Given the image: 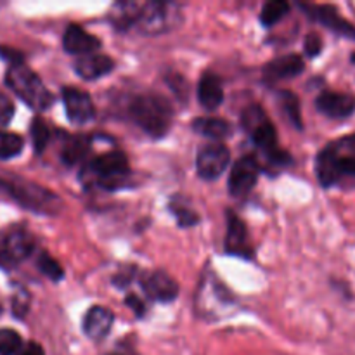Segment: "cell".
Listing matches in <instances>:
<instances>
[{
  "label": "cell",
  "mask_w": 355,
  "mask_h": 355,
  "mask_svg": "<svg viewBox=\"0 0 355 355\" xmlns=\"http://www.w3.org/2000/svg\"><path fill=\"white\" fill-rule=\"evenodd\" d=\"M12 314L17 319H23L28 314V309H30V295L26 290H17L12 297Z\"/></svg>",
  "instance_id": "d6a6232c"
},
{
  "label": "cell",
  "mask_w": 355,
  "mask_h": 355,
  "mask_svg": "<svg viewBox=\"0 0 355 355\" xmlns=\"http://www.w3.org/2000/svg\"><path fill=\"white\" fill-rule=\"evenodd\" d=\"M30 135L35 153H37V155H42V153L45 151V148H47L49 141H51V128L45 123L44 118L35 116L33 120H31Z\"/></svg>",
  "instance_id": "83f0119b"
},
{
  "label": "cell",
  "mask_w": 355,
  "mask_h": 355,
  "mask_svg": "<svg viewBox=\"0 0 355 355\" xmlns=\"http://www.w3.org/2000/svg\"><path fill=\"white\" fill-rule=\"evenodd\" d=\"M241 125L252 137L253 144L267 156L272 166L284 168L291 163V156L277 146V132L267 113L259 104H252L241 114Z\"/></svg>",
  "instance_id": "5b68a950"
},
{
  "label": "cell",
  "mask_w": 355,
  "mask_h": 355,
  "mask_svg": "<svg viewBox=\"0 0 355 355\" xmlns=\"http://www.w3.org/2000/svg\"><path fill=\"white\" fill-rule=\"evenodd\" d=\"M315 107L331 120H345L355 114V96L336 90H322L315 99Z\"/></svg>",
  "instance_id": "5bb4252c"
},
{
  "label": "cell",
  "mask_w": 355,
  "mask_h": 355,
  "mask_svg": "<svg viewBox=\"0 0 355 355\" xmlns=\"http://www.w3.org/2000/svg\"><path fill=\"white\" fill-rule=\"evenodd\" d=\"M193 130L205 139H210V142H222L232 134L231 123L224 118L218 116H200L194 118L191 123Z\"/></svg>",
  "instance_id": "44dd1931"
},
{
  "label": "cell",
  "mask_w": 355,
  "mask_h": 355,
  "mask_svg": "<svg viewBox=\"0 0 355 355\" xmlns=\"http://www.w3.org/2000/svg\"><path fill=\"white\" fill-rule=\"evenodd\" d=\"M6 85L35 111H45L54 103V96L44 85L40 76L26 64L9 66L6 73Z\"/></svg>",
  "instance_id": "8992f818"
},
{
  "label": "cell",
  "mask_w": 355,
  "mask_h": 355,
  "mask_svg": "<svg viewBox=\"0 0 355 355\" xmlns=\"http://www.w3.org/2000/svg\"><path fill=\"white\" fill-rule=\"evenodd\" d=\"M125 305H127L128 309H130L132 312H134L135 314V318H144L146 315V311H148V309H146V305H144V302L141 300V298L137 297V295H134V293H128L127 297H125Z\"/></svg>",
  "instance_id": "8d00e7d4"
},
{
  "label": "cell",
  "mask_w": 355,
  "mask_h": 355,
  "mask_svg": "<svg viewBox=\"0 0 355 355\" xmlns=\"http://www.w3.org/2000/svg\"><path fill=\"white\" fill-rule=\"evenodd\" d=\"M305 68L304 58L298 54H286L281 58L272 59L263 66V80L267 83L279 82V80L295 78V76L302 75Z\"/></svg>",
  "instance_id": "ac0fdd59"
},
{
  "label": "cell",
  "mask_w": 355,
  "mask_h": 355,
  "mask_svg": "<svg viewBox=\"0 0 355 355\" xmlns=\"http://www.w3.org/2000/svg\"><path fill=\"white\" fill-rule=\"evenodd\" d=\"M62 49L69 55L82 58V55L96 54V51L101 49V40L96 35H90L80 24L71 23L66 26L64 35H62Z\"/></svg>",
  "instance_id": "2e32d148"
},
{
  "label": "cell",
  "mask_w": 355,
  "mask_h": 355,
  "mask_svg": "<svg viewBox=\"0 0 355 355\" xmlns=\"http://www.w3.org/2000/svg\"><path fill=\"white\" fill-rule=\"evenodd\" d=\"M300 9L312 21L322 24L338 37L355 42V24L345 19L335 6H329V3H300Z\"/></svg>",
  "instance_id": "8fae6325"
},
{
  "label": "cell",
  "mask_w": 355,
  "mask_h": 355,
  "mask_svg": "<svg viewBox=\"0 0 355 355\" xmlns=\"http://www.w3.org/2000/svg\"><path fill=\"white\" fill-rule=\"evenodd\" d=\"M2 312H3V309H2V305H0V315H2Z\"/></svg>",
  "instance_id": "60d3db41"
},
{
  "label": "cell",
  "mask_w": 355,
  "mask_h": 355,
  "mask_svg": "<svg viewBox=\"0 0 355 355\" xmlns=\"http://www.w3.org/2000/svg\"><path fill=\"white\" fill-rule=\"evenodd\" d=\"M165 80H166V85L170 87V90L175 94L177 99L186 103L187 97H189V82H187L180 73H175V71L166 73Z\"/></svg>",
  "instance_id": "4dcf8cb0"
},
{
  "label": "cell",
  "mask_w": 355,
  "mask_h": 355,
  "mask_svg": "<svg viewBox=\"0 0 355 355\" xmlns=\"http://www.w3.org/2000/svg\"><path fill=\"white\" fill-rule=\"evenodd\" d=\"M225 217H227V232L224 239L225 253L239 257V259H253V248L250 245L245 222L232 210H227Z\"/></svg>",
  "instance_id": "9a60e30c"
},
{
  "label": "cell",
  "mask_w": 355,
  "mask_h": 355,
  "mask_svg": "<svg viewBox=\"0 0 355 355\" xmlns=\"http://www.w3.org/2000/svg\"><path fill=\"white\" fill-rule=\"evenodd\" d=\"M139 276V269L135 266H123L116 274L113 276L111 283L114 284L116 288L123 290V288L130 286L132 281Z\"/></svg>",
  "instance_id": "1f68e13d"
},
{
  "label": "cell",
  "mask_w": 355,
  "mask_h": 355,
  "mask_svg": "<svg viewBox=\"0 0 355 355\" xmlns=\"http://www.w3.org/2000/svg\"><path fill=\"white\" fill-rule=\"evenodd\" d=\"M104 355H137V352H135L134 345H128L127 342H120L114 347V350H111V352Z\"/></svg>",
  "instance_id": "f35d334b"
},
{
  "label": "cell",
  "mask_w": 355,
  "mask_h": 355,
  "mask_svg": "<svg viewBox=\"0 0 355 355\" xmlns=\"http://www.w3.org/2000/svg\"><path fill=\"white\" fill-rule=\"evenodd\" d=\"M139 9H141V2H130V0L116 2L107 12V21L113 24L116 31L127 33V31L134 30L135 23H137Z\"/></svg>",
  "instance_id": "7402d4cb"
},
{
  "label": "cell",
  "mask_w": 355,
  "mask_h": 355,
  "mask_svg": "<svg viewBox=\"0 0 355 355\" xmlns=\"http://www.w3.org/2000/svg\"><path fill=\"white\" fill-rule=\"evenodd\" d=\"M61 94L69 123L82 127L96 118V106L92 103V97L85 90L76 89V87H62Z\"/></svg>",
  "instance_id": "4fadbf2b"
},
{
  "label": "cell",
  "mask_w": 355,
  "mask_h": 355,
  "mask_svg": "<svg viewBox=\"0 0 355 355\" xmlns=\"http://www.w3.org/2000/svg\"><path fill=\"white\" fill-rule=\"evenodd\" d=\"M168 208H170V211H172L173 217H175L177 225H179V227L187 229V227H194V225L200 224V215H198L193 208L186 207V205H184L179 198H173V200L170 201Z\"/></svg>",
  "instance_id": "484cf974"
},
{
  "label": "cell",
  "mask_w": 355,
  "mask_h": 355,
  "mask_svg": "<svg viewBox=\"0 0 355 355\" xmlns=\"http://www.w3.org/2000/svg\"><path fill=\"white\" fill-rule=\"evenodd\" d=\"M198 101L207 111H215L224 103V87L220 76L205 71L198 82Z\"/></svg>",
  "instance_id": "ffe728a7"
},
{
  "label": "cell",
  "mask_w": 355,
  "mask_h": 355,
  "mask_svg": "<svg viewBox=\"0 0 355 355\" xmlns=\"http://www.w3.org/2000/svg\"><path fill=\"white\" fill-rule=\"evenodd\" d=\"M92 148L89 135H68L61 149V159L66 166H75L87 158Z\"/></svg>",
  "instance_id": "603a6c76"
},
{
  "label": "cell",
  "mask_w": 355,
  "mask_h": 355,
  "mask_svg": "<svg viewBox=\"0 0 355 355\" xmlns=\"http://www.w3.org/2000/svg\"><path fill=\"white\" fill-rule=\"evenodd\" d=\"M80 179L83 180L85 186L92 184L99 189L113 193V191L123 189L130 184V163L123 151L103 153L83 166Z\"/></svg>",
  "instance_id": "277c9868"
},
{
  "label": "cell",
  "mask_w": 355,
  "mask_h": 355,
  "mask_svg": "<svg viewBox=\"0 0 355 355\" xmlns=\"http://www.w3.org/2000/svg\"><path fill=\"white\" fill-rule=\"evenodd\" d=\"M350 62H352V64H355V52H352V54H350Z\"/></svg>",
  "instance_id": "ab89813d"
},
{
  "label": "cell",
  "mask_w": 355,
  "mask_h": 355,
  "mask_svg": "<svg viewBox=\"0 0 355 355\" xmlns=\"http://www.w3.org/2000/svg\"><path fill=\"white\" fill-rule=\"evenodd\" d=\"M288 12H290V3L284 0H269L263 3L262 10H260V23L266 28H272L274 24L283 21Z\"/></svg>",
  "instance_id": "d4e9b609"
},
{
  "label": "cell",
  "mask_w": 355,
  "mask_h": 355,
  "mask_svg": "<svg viewBox=\"0 0 355 355\" xmlns=\"http://www.w3.org/2000/svg\"><path fill=\"white\" fill-rule=\"evenodd\" d=\"M0 193L19 205L21 208L37 215L54 217L61 214L64 208V203L54 191L31 180L19 179V177H0Z\"/></svg>",
  "instance_id": "3957f363"
},
{
  "label": "cell",
  "mask_w": 355,
  "mask_h": 355,
  "mask_svg": "<svg viewBox=\"0 0 355 355\" xmlns=\"http://www.w3.org/2000/svg\"><path fill=\"white\" fill-rule=\"evenodd\" d=\"M125 116L148 137L163 139L173 123V107L163 96L155 92H137L128 96Z\"/></svg>",
  "instance_id": "6da1fadb"
},
{
  "label": "cell",
  "mask_w": 355,
  "mask_h": 355,
  "mask_svg": "<svg viewBox=\"0 0 355 355\" xmlns=\"http://www.w3.org/2000/svg\"><path fill=\"white\" fill-rule=\"evenodd\" d=\"M322 47H324V44H322V38L319 37L315 31L307 33V37H305V42H304V51H305V55H307V58L314 59V58H318V55H321Z\"/></svg>",
  "instance_id": "836d02e7"
},
{
  "label": "cell",
  "mask_w": 355,
  "mask_h": 355,
  "mask_svg": "<svg viewBox=\"0 0 355 355\" xmlns=\"http://www.w3.org/2000/svg\"><path fill=\"white\" fill-rule=\"evenodd\" d=\"M37 239L24 225H9L0 234V267L10 269L33 255Z\"/></svg>",
  "instance_id": "ba28073f"
},
{
  "label": "cell",
  "mask_w": 355,
  "mask_h": 355,
  "mask_svg": "<svg viewBox=\"0 0 355 355\" xmlns=\"http://www.w3.org/2000/svg\"><path fill=\"white\" fill-rule=\"evenodd\" d=\"M231 163V151L224 142H207L198 149L196 172L203 180H217Z\"/></svg>",
  "instance_id": "9c48e42d"
},
{
  "label": "cell",
  "mask_w": 355,
  "mask_h": 355,
  "mask_svg": "<svg viewBox=\"0 0 355 355\" xmlns=\"http://www.w3.org/2000/svg\"><path fill=\"white\" fill-rule=\"evenodd\" d=\"M139 284L146 297L159 304H170L179 297V284L165 270H144L139 274Z\"/></svg>",
  "instance_id": "7c38bea8"
},
{
  "label": "cell",
  "mask_w": 355,
  "mask_h": 355,
  "mask_svg": "<svg viewBox=\"0 0 355 355\" xmlns=\"http://www.w3.org/2000/svg\"><path fill=\"white\" fill-rule=\"evenodd\" d=\"M113 322L114 314L110 309L103 307V305H94L83 315L82 329L89 340H92V342H103L110 335L111 328H113Z\"/></svg>",
  "instance_id": "e0dca14e"
},
{
  "label": "cell",
  "mask_w": 355,
  "mask_h": 355,
  "mask_svg": "<svg viewBox=\"0 0 355 355\" xmlns=\"http://www.w3.org/2000/svg\"><path fill=\"white\" fill-rule=\"evenodd\" d=\"M24 148V139L14 132L0 130V159H10L21 155Z\"/></svg>",
  "instance_id": "4316f807"
},
{
  "label": "cell",
  "mask_w": 355,
  "mask_h": 355,
  "mask_svg": "<svg viewBox=\"0 0 355 355\" xmlns=\"http://www.w3.org/2000/svg\"><path fill=\"white\" fill-rule=\"evenodd\" d=\"M14 116V104L6 94L0 92V130H2L6 125H9V121Z\"/></svg>",
  "instance_id": "e575fe53"
},
{
  "label": "cell",
  "mask_w": 355,
  "mask_h": 355,
  "mask_svg": "<svg viewBox=\"0 0 355 355\" xmlns=\"http://www.w3.org/2000/svg\"><path fill=\"white\" fill-rule=\"evenodd\" d=\"M73 69L83 80H97L110 75L114 69V61L106 54H89L76 58Z\"/></svg>",
  "instance_id": "d6986e66"
},
{
  "label": "cell",
  "mask_w": 355,
  "mask_h": 355,
  "mask_svg": "<svg viewBox=\"0 0 355 355\" xmlns=\"http://www.w3.org/2000/svg\"><path fill=\"white\" fill-rule=\"evenodd\" d=\"M23 345L19 333L10 328H0V355H17Z\"/></svg>",
  "instance_id": "f546056e"
},
{
  "label": "cell",
  "mask_w": 355,
  "mask_h": 355,
  "mask_svg": "<svg viewBox=\"0 0 355 355\" xmlns=\"http://www.w3.org/2000/svg\"><path fill=\"white\" fill-rule=\"evenodd\" d=\"M180 6L175 2H141L134 31L142 37H158L179 24Z\"/></svg>",
  "instance_id": "52a82bcc"
},
{
  "label": "cell",
  "mask_w": 355,
  "mask_h": 355,
  "mask_svg": "<svg viewBox=\"0 0 355 355\" xmlns=\"http://www.w3.org/2000/svg\"><path fill=\"white\" fill-rule=\"evenodd\" d=\"M277 104H279V110L283 113V116L286 118V121L290 125H293L297 130L304 128V120H302V111H300V101H298L297 94H293L291 90H277Z\"/></svg>",
  "instance_id": "cb8c5ba5"
},
{
  "label": "cell",
  "mask_w": 355,
  "mask_h": 355,
  "mask_svg": "<svg viewBox=\"0 0 355 355\" xmlns=\"http://www.w3.org/2000/svg\"><path fill=\"white\" fill-rule=\"evenodd\" d=\"M17 355H45V350L40 343L28 342V343H24L23 349L17 352Z\"/></svg>",
  "instance_id": "74e56055"
},
{
  "label": "cell",
  "mask_w": 355,
  "mask_h": 355,
  "mask_svg": "<svg viewBox=\"0 0 355 355\" xmlns=\"http://www.w3.org/2000/svg\"><path fill=\"white\" fill-rule=\"evenodd\" d=\"M37 267L42 274H44L47 279L59 283V281L64 279V269L61 267V263L54 259L52 255H49L47 252H40L37 259Z\"/></svg>",
  "instance_id": "f1b7e54d"
},
{
  "label": "cell",
  "mask_w": 355,
  "mask_h": 355,
  "mask_svg": "<svg viewBox=\"0 0 355 355\" xmlns=\"http://www.w3.org/2000/svg\"><path fill=\"white\" fill-rule=\"evenodd\" d=\"M260 162L257 156L245 155L239 159H236L234 165L231 166L229 173L227 189L232 198H245L253 191V187L259 182L260 175Z\"/></svg>",
  "instance_id": "30bf717a"
},
{
  "label": "cell",
  "mask_w": 355,
  "mask_h": 355,
  "mask_svg": "<svg viewBox=\"0 0 355 355\" xmlns=\"http://www.w3.org/2000/svg\"><path fill=\"white\" fill-rule=\"evenodd\" d=\"M315 175L326 189L338 186L355 187V135L329 142L315 158Z\"/></svg>",
  "instance_id": "7a4b0ae2"
},
{
  "label": "cell",
  "mask_w": 355,
  "mask_h": 355,
  "mask_svg": "<svg viewBox=\"0 0 355 355\" xmlns=\"http://www.w3.org/2000/svg\"><path fill=\"white\" fill-rule=\"evenodd\" d=\"M0 58L3 61L9 62V66H17V64H24V58L17 49L9 47V45H0Z\"/></svg>",
  "instance_id": "d590c367"
}]
</instances>
